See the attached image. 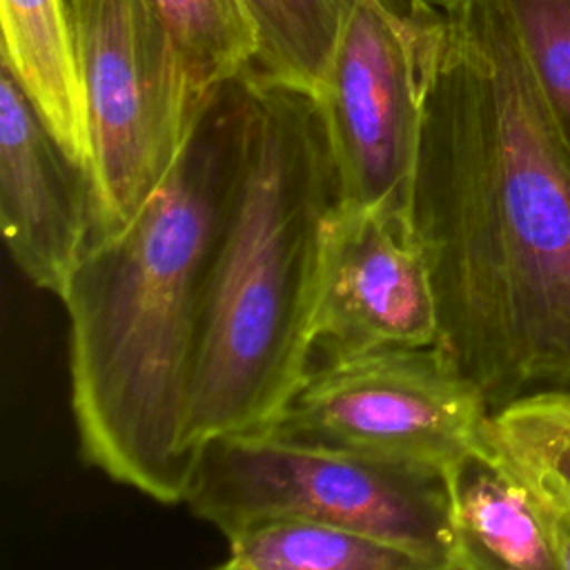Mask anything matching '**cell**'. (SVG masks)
<instances>
[{"instance_id":"cell-1","label":"cell","mask_w":570,"mask_h":570,"mask_svg":"<svg viewBox=\"0 0 570 570\" xmlns=\"http://www.w3.org/2000/svg\"><path fill=\"white\" fill-rule=\"evenodd\" d=\"M410 220L490 412L570 394V149L499 0L423 13Z\"/></svg>"},{"instance_id":"cell-2","label":"cell","mask_w":570,"mask_h":570,"mask_svg":"<svg viewBox=\"0 0 570 570\" xmlns=\"http://www.w3.org/2000/svg\"><path fill=\"white\" fill-rule=\"evenodd\" d=\"M247 71L198 107L165 180L116 232L91 238L60 301L82 459L163 503H185L189 407L209 265L236 185Z\"/></svg>"},{"instance_id":"cell-3","label":"cell","mask_w":570,"mask_h":570,"mask_svg":"<svg viewBox=\"0 0 570 570\" xmlns=\"http://www.w3.org/2000/svg\"><path fill=\"white\" fill-rule=\"evenodd\" d=\"M341 205L318 96L247 69L236 185L214 247L189 448L267 425L312 365L325 234Z\"/></svg>"},{"instance_id":"cell-4","label":"cell","mask_w":570,"mask_h":570,"mask_svg":"<svg viewBox=\"0 0 570 570\" xmlns=\"http://www.w3.org/2000/svg\"><path fill=\"white\" fill-rule=\"evenodd\" d=\"M189 510L223 537L252 521L301 517L403 546L432 570H450L445 474L432 468L278 436L225 432L194 454Z\"/></svg>"},{"instance_id":"cell-5","label":"cell","mask_w":570,"mask_h":570,"mask_svg":"<svg viewBox=\"0 0 570 570\" xmlns=\"http://www.w3.org/2000/svg\"><path fill=\"white\" fill-rule=\"evenodd\" d=\"M91 138L96 234L120 229L165 180L203 100L145 0H67Z\"/></svg>"},{"instance_id":"cell-6","label":"cell","mask_w":570,"mask_h":570,"mask_svg":"<svg viewBox=\"0 0 570 570\" xmlns=\"http://www.w3.org/2000/svg\"><path fill=\"white\" fill-rule=\"evenodd\" d=\"M488 416L476 385L434 343L312 363L263 428L445 474L481 443Z\"/></svg>"},{"instance_id":"cell-7","label":"cell","mask_w":570,"mask_h":570,"mask_svg":"<svg viewBox=\"0 0 570 570\" xmlns=\"http://www.w3.org/2000/svg\"><path fill=\"white\" fill-rule=\"evenodd\" d=\"M425 9L356 0L341 31L318 102L345 207L410 214Z\"/></svg>"},{"instance_id":"cell-8","label":"cell","mask_w":570,"mask_h":570,"mask_svg":"<svg viewBox=\"0 0 570 570\" xmlns=\"http://www.w3.org/2000/svg\"><path fill=\"white\" fill-rule=\"evenodd\" d=\"M439 343V305L410 214L338 205L312 318V358Z\"/></svg>"},{"instance_id":"cell-9","label":"cell","mask_w":570,"mask_h":570,"mask_svg":"<svg viewBox=\"0 0 570 570\" xmlns=\"http://www.w3.org/2000/svg\"><path fill=\"white\" fill-rule=\"evenodd\" d=\"M0 223L7 252L38 289L60 296L96 234L89 174L60 147L0 65Z\"/></svg>"},{"instance_id":"cell-10","label":"cell","mask_w":570,"mask_h":570,"mask_svg":"<svg viewBox=\"0 0 570 570\" xmlns=\"http://www.w3.org/2000/svg\"><path fill=\"white\" fill-rule=\"evenodd\" d=\"M450 570H559L543 499L483 439L448 472Z\"/></svg>"},{"instance_id":"cell-11","label":"cell","mask_w":570,"mask_h":570,"mask_svg":"<svg viewBox=\"0 0 570 570\" xmlns=\"http://www.w3.org/2000/svg\"><path fill=\"white\" fill-rule=\"evenodd\" d=\"M0 65L60 147L89 174L91 138L67 0H0Z\"/></svg>"},{"instance_id":"cell-12","label":"cell","mask_w":570,"mask_h":570,"mask_svg":"<svg viewBox=\"0 0 570 570\" xmlns=\"http://www.w3.org/2000/svg\"><path fill=\"white\" fill-rule=\"evenodd\" d=\"M225 541L223 570H432L403 546L301 517L252 521Z\"/></svg>"},{"instance_id":"cell-13","label":"cell","mask_w":570,"mask_h":570,"mask_svg":"<svg viewBox=\"0 0 570 570\" xmlns=\"http://www.w3.org/2000/svg\"><path fill=\"white\" fill-rule=\"evenodd\" d=\"M145 2L165 27L200 100L256 65L258 29L247 0Z\"/></svg>"},{"instance_id":"cell-14","label":"cell","mask_w":570,"mask_h":570,"mask_svg":"<svg viewBox=\"0 0 570 570\" xmlns=\"http://www.w3.org/2000/svg\"><path fill=\"white\" fill-rule=\"evenodd\" d=\"M258 29L256 67L321 94L356 0H247Z\"/></svg>"},{"instance_id":"cell-15","label":"cell","mask_w":570,"mask_h":570,"mask_svg":"<svg viewBox=\"0 0 570 570\" xmlns=\"http://www.w3.org/2000/svg\"><path fill=\"white\" fill-rule=\"evenodd\" d=\"M485 436L537 492L570 501V419L548 394L525 396L490 412Z\"/></svg>"},{"instance_id":"cell-16","label":"cell","mask_w":570,"mask_h":570,"mask_svg":"<svg viewBox=\"0 0 570 570\" xmlns=\"http://www.w3.org/2000/svg\"><path fill=\"white\" fill-rule=\"evenodd\" d=\"M570 149V0H499Z\"/></svg>"},{"instance_id":"cell-17","label":"cell","mask_w":570,"mask_h":570,"mask_svg":"<svg viewBox=\"0 0 570 570\" xmlns=\"http://www.w3.org/2000/svg\"><path fill=\"white\" fill-rule=\"evenodd\" d=\"M537 490V488H534ZM548 525H550V541L559 563V570H570V501L554 494H541Z\"/></svg>"},{"instance_id":"cell-18","label":"cell","mask_w":570,"mask_h":570,"mask_svg":"<svg viewBox=\"0 0 570 570\" xmlns=\"http://www.w3.org/2000/svg\"><path fill=\"white\" fill-rule=\"evenodd\" d=\"M412 2L436 9V11H443V13H456V11L465 9L472 0H412Z\"/></svg>"},{"instance_id":"cell-19","label":"cell","mask_w":570,"mask_h":570,"mask_svg":"<svg viewBox=\"0 0 570 570\" xmlns=\"http://www.w3.org/2000/svg\"><path fill=\"white\" fill-rule=\"evenodd\" d=\"M550 401L554 403V407L570 419V394H563V392H554V394H548Z\"/></svg>"}]
</instances>
